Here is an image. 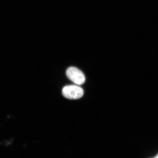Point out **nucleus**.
<instances>
[{"label":"nucleus","mask_w":158,"mask_h":158,"mask_svg":"<svg viewBox=\"0 0 158 158\" xmlns=\"http://www.w3.org/2000/svg\"><path fill=\"white\" fill-rule=\"evenodd\" d=\"M63 96L69 99H78L84 95V91L77 85H71L65 86L62 90Z\"/></svg>","instance_id":"nucleus-1"},{"label":"nucleus","mask_w":158,"mask_h":158,"mask_svg":"<svg viewBox=\"0 0 158 158\" xmlns=\"http://www.w3.org/2000/svg\"><path fill=\"white\" fill-rule=\"evenodd\" d=\"M66 76L71 81L77 85H81L85 82V77L81 71L75 67H69L66 70Z\"/></svg>","instance_id":"nucleus-2"},{"label":"nucleus","mask_w":158,"mask_h":158,"mask_svg":"<svg viewBox=\"0 0 158 158\" xmlns=\"http://www.w3.org/2000/svg\"><path fill=\"white\" fill-rule=\"evenodd\" d=\"M158 158V154L154 158Z\"/></svg>","instance_id":"nucleus-3"}]
</instances>
